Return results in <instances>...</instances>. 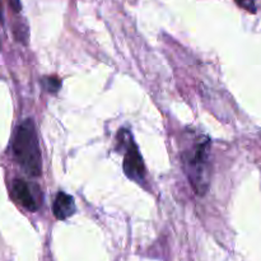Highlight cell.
Masks as SVG:
<instances>
[{"instance_id": "cell-1", "label": "cell", "mask_w": 261, "mask_h": 261, "mask_svg": "<svg viewBox=\"0 0 261 261\" xmlns=\"http://www.w3.org/2000/svg\"><path fill=\"white\" fill-rule=\"evenodd\" d=\"M13 152L20 167L31 176H40L42 171L40 145L32 120H24L18 126L13 139Z\"/></svg>"}, {"instance_id": "cell-2", "label": "cell", "mask_w": 261, "mask_h": 261, "mask_svg": "<svg viewBox=\"0 0 261 261\" xmlns=\"http://www.w3.org/2000/svg\"><path fill=\"white\" fill-rule=\"evenodd\" d=\"M208 148L209 142H200L195 145L190 157L186 160V171L193 188L199 195H204L208 190Z\"/></svg>"}, {"instance_id": "cell-3", "label": "cell", "mask_w": 261, "mask_h": 261, "mask_svg": "<svg viewBox=\"0 0 261 261\" xmlns=\"http://www.w3.org/2000/svg\"><path fill=\"white\" fill-rule=\"evenodd\" d=\"M124 171L127 177L137 182H142L145 177L144 162L137 145L133 142H129V147L124 157Z\"/></svg>"}, {"instance_id": "cell-4", "label": "cell", "mask_w": 261, "mask_h": 261, "mask_svg": "<svg viewBox=\"0 0 261 261\" xmlns=\"http://www.w3.org/2000/svg\"><path fill=\"white\" fill-rule=\"evenodd\" d=\"M53 211L54 216L60 221H64V219L73 216L75 213V203H74L73 196L63 193V191L59 193L56 195L55 201H54Z\"/></svg>"}, {"instance_id": "cell-5", "label": "cell", "mask_w": 261, "mask_h": 261, "mask_svg": "<svg viewBox=\"0 0 261 261\" xmlns=\"http://www.w3.org/2000/svg\"><path fill=\"white\" fill-rule=\"evenodd\" d=\"M13 194L18 203L24 206L25 209L31 212H35L37 209V204H36L35 198H33L27 182H24L23 180H15L13 182Z\"/></svg>"}, {"instance_id": "cell-6", "label": "cell", "mask_w": 261, "mask_h": 261, "mask_svg": "<svg viewBox=\"0 0 261 261\" xmlns=\"http://www.w3.org/2000/svg\"><path fill=\"white\" fill-rule=\"evenodd\" d=\"M43 83L46 84V89H47L48 92H53V93H55V92L59 91L61 84L60 79L58 78H45Z\"/></svg>"}, {"instance_id": "cell-7", "label": "cell", "mask_w": 261, "mask_h": 261, "mask_svg": "<svg viewBox=\"0 0 261 261\" xmlns=\"http://www.w3.org/2000/svg\"><path fill=\"white\" fill-rule=\"evenodd\" d=\"M236 2H237V4H239L240 7L244 8V9L249 10V12H251V13L256 12L254 0H236Z\"/></svg>"}, {"instance_id": "cell-8", "label": "cell", "mask_w": 261, "mask_h": 261, "mask_svg": "<svg viewBox=\"0 0 261 261\" xmlns=\"http://www.w3.org/2000/svg\"><path fill=\"white\" fill-rule=\"evenodd\" d=\"M9 4L14 12H19L20 10V2L19 0H9Z\"/></svg>"}, {"instance_id": "cell-9", "label": "cell", "mask_w": 261, "mask_h": 261, "mask_svg": "<svg viewBox=\"0 0 261 261\" xmlns=\"http://www.w3.org/2000/svg\"><path fill=\"white\" fill-rule=\"evenodd\" d=\"M0 20H3V7H2V0H0Z\"/></svg>"}]
</instances>
